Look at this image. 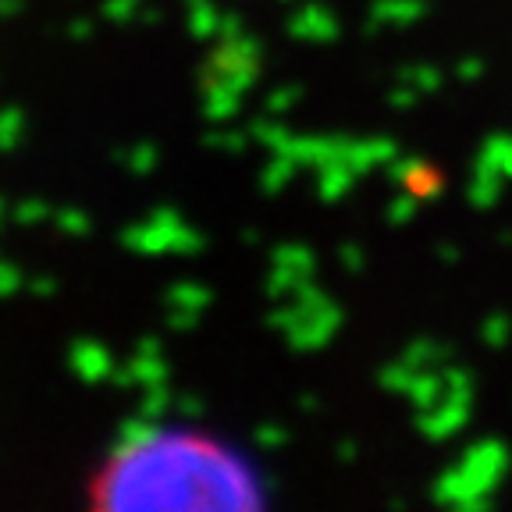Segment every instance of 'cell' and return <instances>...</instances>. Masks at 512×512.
<instances>
[{
  "label": "cell",
  "mask_w": 512,
  "mask_h": 512,
  "mask_svg": "<svg viewBox=\"0 0 512 512\" xmlns=\"http://www.w3.org/2000/svg\"><path fill=\"white\" fill-rule=\"evenodd\" d=\"M96 509H253L256 473L224 441L192 427H136L89 480Z\"/></svg>",
  "instance_id": "cell-1"
}]
</instances>
